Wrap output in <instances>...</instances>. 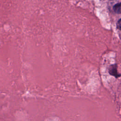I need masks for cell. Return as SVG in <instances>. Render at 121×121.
Returning a JSON list of instances; mask_svg holds the SVG:
<instances>
[{"label": "cell", "mask_w": 121, "mask_h": 121, "mask_svg": "<svg viewBox=\"0 0 121 121\" xmlns=\"http://www.w3.org/2000/svg\"><path fill=\"white\" fill-rule=\"evenodd\" d=\"M113 9L114 11L116 13L121 14V3H119L115 4L113 7Z\"/></svg>", "instance_id": "cell-1"}, {"label": "cell", "mask_w": 121, "mask_h": 121, "mask_svg": "<svg viewBox=\"0 0 121 121\" xmlns=\"http://www.w3.org/2000/svg\"><path fill=\"white\" fill-rule=\"evenodd\" d=\"M117 27L119 29L121 30V18L118 20L117 23Z\"/></svg>", "instance_id": "cell-2"}, {"label": "cell", "mask_w": 121, "mask_h": 121, "mask_svg": "<svg viewBox=\"0 0 121 121\" xmlns=\"http://www.w3.org/2000/svg\"></svg>", "instance_id": "cell-3"}]
</instances>
